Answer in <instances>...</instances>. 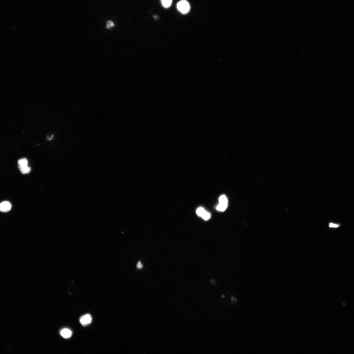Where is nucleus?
<instances>
[{
    "label": "nucleus",
    "mask_w": 354,
    "mask_h": 354,
    "mask_svg": "<svg viewBox=\"0 0 354 354\" xmlns=\"http://www.w3.org/2000/svg\"><path fill=\"white\" fill-rule=\"evenodd\" d=\"M60 334L64 338L68 339L70 338L71 337L72 335V332L69 329H63L60 331Z\"/></svg>",
    "instance_id": "423d86ee"
},
{
    "label": "nucleus",
    "mask_w": 354,
    "mask_h": 354,
    "mask_svg": "<svg viewBox=\"0 0 354 354\" xmlns=\"http://www.w3.org/2000/svg\"><path fill=\"white\" fill-rule=\"evenodd\" d=\"M53 135H52L51 136H48V138H47V139L48 140H51L53 139Z\"/></svg>",
    "instance_id": "4468645a"
},
{
    "label": "nucleus",
    "mask_w": 354,
    "mask_h": 354,
    "mask_svg": "<svg viewBox=\"0 0 354 354\" xmlns=\"http://www.w3.org/2000/svg\"><path fill=\"white\" fill-rule=\"evenodd\" d=\"M28 163V161L26 159H22L19 160L18 161V166L19 169L27 166Z\"/></svg>",
    "instance_id": "0eeeda50"
},
{
    "label": "nucleus",
    "mask_w": 354,
    "mask_h": 354,
    "mask_svg": "<svg viewBox=\"0 0 354 354\" xmlns=\"http://www.w3.org/2000/svg\"><path fill=\"white\" fill-rule=\"evenodd\" d=\"M339 226V225L333 223L329 224V227H330L337 228Z\"/></svg>",
    "instance_id": "ddd939ff"
},
{
    "label": "nucleus",
    "mask_w": 354,
    "mask_h": 354,
    "mask_svg": "<svg viewBox=\"0 0 354 354\" xmlns=\"http://www.w3.org/2000/svg\"><path fill=\"white\" fill-rule=\"evenodd\" d=\"M219 204L216 207V209L220 212H224L226 210L228 205V200L226 196L222 195L219 199Z\"/></svg>",
    "instance_id": "f257e3e1"
},
{
    "label": "nucleus",
    "mask_w": 354,
    "mask_h": 354,
    "mask_svg": "<svg viewBox=\"0 0 354 354\" xmlns=\"http://www.w3.org/2000/svg\"><path fill=\"white\" fill-rule=\"evenodd\" d=\"M177 6L178 9L181 12L184 14L187 13L190 9L189 4L185 0L179 2L177 4Z\"/></svg>",
    "instance_id": "f03ea898"
},
{
    "label": "nucleus",
    "mask_w": 354,
    "mask_h": 354,
    "mask_svg": "<svg viewBox=\"0 0 354 354\" xmlns=\"http://www.w3.org/2000/svg\"><path fill=\"white\" fill-rule=\"evenodd\" d=\"M92 321V317L89 314L82 316L80 319V323L83 326H86L90 324Z\"/></svg>",
    "instance_id": "20e7f679"
},
{
    "label": "nucleus",
    "mask_w": 354,
    "mask_h": 354,
    "mask_svg": "<svg viewBox=\"0 0 354 354\" xmlns=\"http://www.w3.org/2000/svg\"><path fill=\"white\" fill-rule=\"evenodd\" d=\"M137 267L139 269H141L143 267V265L140 261H139L137 265Z\"/></svg>",
    "instance_id": "f8f14e48"
},
{
    "label": "nucleus",
    "mask_w": 354,
    "mask_h": 354,
    "mask_svg": "<svg viewBox=\"0 0 354 354\" xmlns=\"http://www.w3.org/2000/svg\"><path fill=\"white\" fill-rule=\"evenodd\" d=\"M163 6L165 8L170 7L172 3V0H162Z\"/></svg>",
    "instance_id": "6e6552de"
},
{
    "label": "nucleus",
    "mask_w": 354,
    "mask_h": 354,
    "mask_svg": "<svg viewBox=\"0 0 354 354\" xmlns=\"http://www.w3.org/2000/svg\"><path fill=\"white\" fill-rule=\"evenodd\" d=\"M114 26V23L111 21H108L107 22L106 28L107 29H109L112 27Z\"/></svg>",
    "instance_id": "9d476101"
},
{
    "label": "nucleus",
    "mask_w": 354,
    "mask_h": 354,
    "mask_svg": "<svg viewBox=\"0 0 354 354\" xmlns=\"http://www.w3.org/2000/svg\"><path fill=\"white\" fill-rule=\"evenodd\" d=\"M196 214L205 220H208L211 218V215L210 213L206 211L202 207H199L197 209Z\"/></svg>",
    "instance_id": "7ed1b4c3"
},
{
    "label": "nucleus",
    "mask_w": 354,
    "mask_h": 354,
    "mask_svg": "<svg viewBox=\"0 0 354 354\" xmlns=\"http://www.w3.org/2000/svg\"><path fill=\"white\" fill-rule=\"evenodd\" d=\"M231 301L232 304H235L237 303L238 299L235 296H232L231 297Z\"/></svg>",
    "instance_id": "9b49d317"
},
{
    "label": "nucleus",
    "mask_w": 354,
    "mask_h": 354,
    "mask_svg": "<svg viewBox=\"0 0 354 354\" xmlns=\"http://www.w3.org/2000/svg\"><path fill=\"white\" fill-rule=\"evenodd\" d=\"M12 208V205L10 202L7 201H5L0 204V211L6 212L10 211Z\"/></svg>",
    "instance_id": "39448f33"
},
{
    "label": "nucleus",
    "mask_w": 354,
    "mask_h": 354,
    "mask_svg": "<svg viewBox=\"0 0 354 354\" xmlns=\"http://www.w3.org/2000/svg\"><path fill=\"white\" fill-rule=\"evenodd\" d=\"M20 170L22 174H26L29 173L31 170L30 168L27 166L20 169Z\"/></svg>",
    "instance_id": "1a4fd4ad"
}]
</instances>
